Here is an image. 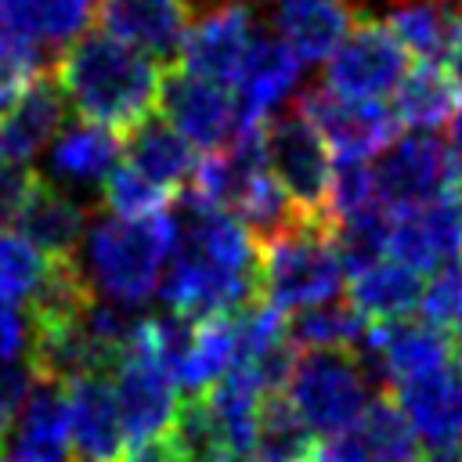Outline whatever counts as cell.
<instances>
[{"instance_id":"37","label":"cell","mask_w":462,"mask_h":462,"mask_svg":"<svg viewBox=\"0 0 462 462\" xmlns=\"http://www.w3.org/2000/svg\"><path fill=\"white\" fill-rule=\"evenodd\" d=\"M36 177L40 173H32L29 166H11V162L0 166V227L14 224V217L22 213L29 191L36 184Z\"/></svg>"},{"instance_id":"33","label":"cell","mask_w":462,"mask_h":462,"mask_svg":"<svg viewBox=\"0 0 462 462\" xmlns=\"http://www.w3.org/2000/svg\"><path fill=\"white\" fill-rule=\"evenodd\" d=\"M314 433L296 419L289 401L282 393H271L260 408L253 458L256 462H310L314 455Z\"/></svg>"},{"instance_id":"10","label":"cell","mask_w":462,"mask_h":462,"mask_svg":"<svg viewBox=\"0 0 462 462\" xmlns=\"http://www.w3.org/2000/svg\"><path fill=\"white\" fill-rule=\"evenodd\" d=\"M408 51L383 22H357L325 61L321 90L350 101H383L408 72Z\"/></svg>"},{"instance_id":"27","label":"cell","mask_w":462,"mask_h":462,"mask_svg":"<svg viewBox=\"0 0 462 462\" xmlns=\"http://www.w3.org/2000/svg\"><path fill=\"white\" fill-rule=\"evenodd\" d=\"M267 397L271 393L242 368L227 372L217 386H209L202 393V404H206L227 455H253L256 422H260V408Z\"/></svg>"},{"instance_id":"22","label":"cell","mask_w":462,"mask_h":462,"mask_svg":"<svg viewBox=\"0 0 462 462\" xmlns=\"http://www.w3.org/2000/svg\"><path fill=\"white\" fill-rule=\"evenodd\" d=\"M14 224H18V235L29 238L51 260H76V249L87 235V209L69 191L36 177Z\"/></svg>"},{"instance_id":"26","label":"cell","mask_w":462,"mask_h":462,"mask_svg":"<svg viewBox=\"0 0 462 462\" xmlns=\"http://www.w3.org/2000/svg\"><path fill=\"white\" fill-rule=\"evenodd\" d=\"M235 365H238L235 314L202 318V321H191V336H188V346L173 368V383L188 397H202L227 372H235Z\"/></svg>"},{"instance_id":"43","label":"cell","mask_w":462,"mask_h":462,"mask_svg":"<svg viewBox=\"0 0 462 462\" xmlns=\"http://www.w3.org/2000/svg\"><path fill=\"white\" fill-rule=\"evenodd\" d=\"M224 462H256L253 455H231V458H224Z\"/></svg>"},{"instance_id":"7","label":"cell","mask_w":462,"mask_h":462,"mask_svg":"<svg viewBox=\"0 0 462 462\" xmlns=\"http://www.w3.org/2000/svg\"><path fill=\"white\" fill-rule=\"evenodd\" d=\"M263 159H267V173L274 177L282 195L292 202V209L303 220H321L328 180H332V155L318 137V130L300 112L267 119Z\"/></svg>"},{"instance_id":"34","label":"cell","mask_w":462,"mask_h":462,"mask_svg":"<svg viewBox=\"0 0 462 462\" xmlns=\"http://www.w3.org/2000/svg\"><path fill=\"white\" fill-rule=\"evenodd\" d=\"M426 325H433L437 332H462V263H448L440 271H433L422 282L419 292V307Z\"/></svg>"},{"instance_id":"31","label":"cell","mask_w":462,"mask_h":462,"mask_svg":"<svg viewBox=\"0 0 462 462\" xmlns=\"http://www.w3.org/2000/svg\"><path fill=\"white\" fill-rule=\"evenodd\" d=\"M65 260H51L29 238L11 227H0V300L4 303H29V310L47 296Z\"/></svg>"},{"instance_id":"3","label":"cell","mask_w":462,"mask_h":462,"mask_svg":"<svg viewBox=\"0 0 462 462\" xmlns=\"http://www.w3.org/2000/svg\"><path fill=\"white\" fill-rule=\"evenodd\" d=\"M173 249V217L155 213L141 220L101 213L87 224L79 256L72 260L87 292L108 307L137 310L159 292Z\"/></svg>"},{"instance_id":"29","label":"cell","mask_w":462,"mask_h":462,"mask_svg":"<svg viewBox=\"0 0 462 462\" xmlns=\"http://www.w3.org/2000/svg\"><path fill=\"white\" fill-rule=\"evenodd\" d=\"M455 101H458V94H455L444 65L419 61L415 69L404 72V79L390 94V112H393L397 126H404L408 134H437V126L444 119H451Z\"/></svg>"},{"instance_id":"41","label":"cell","mask_w":462,"mask_h":462,"mask_svg":"<svg viewBox=\"0 0 462 462\" xmlns=\"http://www.w3.org/2000/svg\"><path fill=\"white\" fill-rule=\"evenodd\" d=\"M448 65H444V72H448V79H451V87H455V94L462 97V32H458V40L451 43V51H448V58H444Z\"/></svg>"},{"instance_id":"42","label":"cell","mask_w":462,"mask_h":462,"mask_svg":"<svg viewBox=\"0 0 462 462\" xmlns=\"http://www.w3.org/2000/svg\"><path fill=\"white\" fill-rule=\"evenodd\" d=\"M419 462H462V451L458 448H430Z\"/></svg>"},{"instance_id":"4","label":"cell","mask_w":462,"mask_h":462,"mask_svg":"<svg viewBox=\"0 0 462 462\" xmlns=\"http://www.w3.org/2000/svg\"><path fill=\"white\" fill-rule=\"evenodd\" d=\"M343 278L346 271L321 220H296L256 242V292L282 318L336 300Z\"/></svg>"},{"instance_id":"35","label":"cell","mask_w":462,"mask_h":462,"mask_svg":"<svg viewBox=\"0 0 462 462\" xmlns=\"http://www.w3.org/2000/svg\"><path fill=\"white\" fill-rule=\"evenodd\" d=\"M40 76H43V51L0 29V119Z\"/></svg>"},{"instance_id":"23","label":"cell","mask_w":462,"mask_h":462,"mask_svg":"<svg viewBox=\"0 0 462 462\" xmlns=\"http://www.w3.org/2000/svg\"><path fill=\"white\" fill-rule=\"evenodd\" d=\"M14 451L29 462H65L69 458V408H65V386L54 379L29 383V393L18 404L14 415Z\"/></svg>"},{"instance_id":"39","label":"cell","mask_w":462,"mask_h":462,"mask_svg":"<svg viewBox=\"0 0 462 462\" xmlns=\"http://www.w3.org/2000/svg\"><path fill=\"white\" fill-rule=\"evenodd\" d=\"M119 462H177L173 451L166 448V440H137V444H126Z\"/></svg>"},{"instance_id":"45","label":"cell","mask_w":462,"mask_h":462,"mask_svg":"<svg viewBox=\"0 0 462 462\" xmlns=\"http://www.w3.org/2000/svg\"><path fill=\"white\" fill-rule=\"evenodd\" d=\"M458 357H462V339H458Z\"/></svg>"},{"instance_id":"25","label":"cell","mask_w":462,"mask_h":462,"mask_svg":"<svg viewBox=\"0 0 462 462\" xmlns=\"http://www.w3.org/2000/svg\"><path fill=\"white\" fill-rule=\"evenodd\" d=\"M123 166H130L152 188H159L170 199H177L191 184V177L199 170V159H195V148L177 130H170L162 119L152 116L134 134H126Z\"/></svg>"},{"instance_id":"18","label":"cell","mask_w":462,"mask_h":462,"mask_svg":"<svg viewBox=\"0 0 462 462\" xmlns=\"http://www.w3.org/2000/svg\"><path fill=\"white\" fill-rule=\"evenodd\" d=\"M274 36L303 61H328L357 25L354 0H271Z\"/></svg>"},{"instance_id":"20","label":"cell","mask_w":462,"mask_h":462,"mask_svg":"<svg viewBox=\"0 0 462 462\" xmlns=\"http://www.w3.org/2000/svg\"><path fill=\"white\" fill-rule=\"evenodd\" d=\"M119 159H123V137L79 119L72 126H61L58 137L47 144V180L61 191L97 188L108 180Z\"/></svg>"},{"instance_id":"44","label":"cell","mask_w":462,"mask_h":462,"mask_svg":"<svg viewBox=\"0 0 462 462\" xmlns=\"http://www.w3.org/2000/svg\"><path fill=\"white\" fill-rule=\"evenodd\" d=\"M0 462H29V458H18V455H0Z\"/></svg>"},{"instance_id":"13","label":"cell","mask_w":462,"mask_h":462,"mask_svg":"<svg viewBox=\"0 0 462 462\" xmlns=\"http://www.w3.org/2000/svg\"><path fill=\"white\" fill-rule=\"evenodd\" d=\"M357 357L365 361L368 375L375 383H386L390 390H401L444 365H451L455 346L451 336L437 332L422 318H401V321H383L368 325Z\"/></svg>"},{"instance_id":"12","label":"cell","mask_w":462,"mask_h":462,"mask_svg":"<svg viewBox=\"0 0 462 462\" xmlns=\"http://www.w3.org/2000/svg\"><path fill=\"white\" fill-rule=\"evenodd\" d=\"M155 112H162L159 119L170 130H177L191 148L220 152L242 134L231 87L195 79L180 69L162 72V90H159Z\"/></svg>"},{"instance_id":"40","label":"cell","mask_w":462,"mask_h":462,"mask_svg":"<svg viewBox=\"0 0 462 462\" xmlns=\"http://www.w3.org/2000/svg\"><path fill=\"white\" fill-rule=\"evenodd\" d=\"M448 137H451L448 152H451V159H455V166H458V173H462V97H458V105H455V112H451V119H448Z\"/></svg>"},{"instance_id":"8","label":"cell","mask_w":462,"mask_h":462,"mask_svg":"<svg viewBox=\"0 0 462 462\" xmlns=\"http://www.w3.org/2000/svg\"><path fill=\"white\" fill-rule=\"evenodd\" d=\"M108 386H112L119 422H123V433L130 437V444L159 440L170 430V422L180 408V401H177L180 390H177L173 375L166 372V365L155 357V350L144 343L141 318H137V328H134L126 350L119 354V361L108 372Z\"/></svg>"},{"instance_id":"24","label":"cell","mask_w":462,"mask_h":462,"mask_svg":"<svg viewBox=\"0 0 462 462\" xmlns=\"http://www.w3.org/2000/svg\"><path fill=\"white\" fill-rule=\"evenodd\" d=\"M65 97L54 79L40 76L0 119V159L11 166H29L61 130Z\"/></svg>"},{"instance_id":"11","label":"cell","mask_w":462,"mask_h":462,"mask_svg":"<svg viewBox=\"0 0 462 462\" xmlns=\"http://www.w3.org/2000/svg\"><path fill=\"white\" fill-rule=\"evenodd\" d=\"M296 112L318 130L332 159H350V162L379 159L397 141V130H401L390 105L336 97L321 87L303 94Z\"/></svg>"},{"instance_id":"15","label":"cell","mask_w":462,"mask_h":462,"mask_svg":"<svg viewBox=\"0 0 462 462\" xmlns=\"http://www.w3.org/2000/svg\"><path fill=\"white\" fill-rule=\"evenodd\" d=\"M300 72H303V61L278 36L256 32L253 51L231 87L235 105H238V126L242 130L267 126L274 108L289 101V94L300 87Z\"/></svg>"},{"instance_id":"21","label":"cell","mask_w":462,"mask_h":462,"mask_svg":"<svg viewBox=\"0 0 462 462\" xmlns=\"http://www.w3.org/2000/svg\"><path fill=\"white\" fill-rule=\"evenodd\" d=\"M97 11L101 0H0V29L47 54L87 36Z\"/></svg>"},{"instance_id":"14","label":"cell","mask_w":462,"mask_h":462,"mask_svg":"<svg viewBox=\"0 0 462 462\" xmlns=\"http://www.w3.org/2000/svg\"><path fill=\"white\" fill-rule=\"evenodd\" d=\"M386 256L415 274H433L462 256V188L437 202L390 217Z\"/></svg>"},{"instance_id":"36","label":"cell","mask_w":462,"mask_h":462,"mask_svg":"<svg viewBox=\"0 0 462 462\" xmlns=\"http://www.w3.org/2000/svg\"><path fill=\"white\" fill-rule=\"evenodd\" d=\"M29 339H32L29 314H22L14 303H4V300H0V372L25 365V357H29Z\"/></svg>"},{"instance_id":"46","label":"cell","mask_w":462,"mask_h":462,"mask_svg":"<svg viewBox=\"0 0 462 462\" xmlns=\"http://www.w3.org/2000/svg\"><path fill=\"white\" fill-rule=\"evenodd\" d=\"M0 166H4V159H0Z\"/></svg>"},{"instance_id":"6","label":"cell","mask_w":462,"mask_h":462,"mask_svg":"<svg viewBox=\"0 0 462 462\" xmlns=\"http://www.w3.org/2000/svg\"><path fill=\"white\" fill-rule=\"evenodd\" d=\"M372 180H375V199L390 217L455 195L462 188V173L437 134L397 137L375 159Z\"/></svg>"},{"instance_id":"30","label":"cell","mask_w":462,"mask_h":462,"mask_svg":"<svg viewBox=\"0 0 462 462\" xmlns=\"http://www.w3.org/2000/svg\"><path fill=\"white\" fill-rule=\"evenodd\" d=\"M354 462H415V437L390 397H372L365 415L339 433Z\"/></svg>"},{"instance_id":"19","label":"cell","mask_w":462,"mask_h":462,"mask_svg":"<svg viewBox=\"0 0 462 462\" xmlns=\"http://www.w3.org/2000/svg\"><path fill=\"white\" fill-rule=\"evenodd\" d=\"M97 18L105 36L159 61L177 54L191 11L188 0H101Z\"/></svg>"},{"instance_id":"2","label":"cell","mask_w":462,"mask_h":462,"mask_svg":"<svg viewBox=\"0 0 462 462\" xmlns=\"http://www.w3.org/2000/svg\"><path fill=\"white\" fill-rule=\"evenodd\" d=\"M162 65L105 32H87L58 61V90L83 123L119 137L134 134L159 108Z\"/></svg>"},{"instance_id":"5","label":"cell","mask_w":462,"mask_h":462,"mask_svg":"<svg viewBox=\"0 0 462 462\" xmlns=\"http://www.w3.org/2000/svg\"><path fill=\"white\" fill-rule=\"evenodd\" d=\"M372 390H375V379L368 375L357 354L307 350V354H296L282 397L314 437L332 440L365 415V408L372 404Z\"/></svg>"},{"instance_id":"32","label":"cell","mask_w":462,"mask_h":462,"mask_svg":"<svg viewBox=\"0 0 462 462\" xmlns=\"http://www.w3.org/2000/svg\"><path fill=\"white\" fill-rule=\"evenodd\" d=\"M285 325H289L292 346H307L310 354H318V350H350V354H357V346L368 332V321L350 303H339V300L307 307V310L292 314V321H285Z\"/></svg>"},{"instance_id":"1","label":"cell","mask_w":462,"mask_h":462,"mask_svg":"<svg viewBox=\"0 0 462 462\" xmlns=\"http://www.w3.org/2000/svg\"><path fill=\"white\" fill-rule=\"evenodd\" d=\"M173 249L159 282L170 314L184 321L235 314L256 296V238L224 209L180 191L170 206Z\"/></svg>"},{"instance_id":"9","label":"cell","mask_w":462,"mask_h":462,"mask_svg":"<svg viewBox=\"0 0 462 462\" xmlns=\"http://www.w3.org/2000/svg\"><path fill=\"white\" fill-rule=\"evenodd\" d=\"M256 32L260 29H256L249 4L220 0L188 22L184 40L177 47V69L195 79H206V83L235 87L249 51H253Z\"/></svg>"},{"instance_id":"16","label":"cell","mask_w":462,"mask_h":462,"mask_svg":"<svg viewBox=\"0 0 462 462\" xmlns=\"http://www.w3.org/2000/svg\"><path fill=\"white\" fill-rule=\"evenodd\" d=\"M69 455L76 462H119L126 433L108 386V375H79L65 383Z\"/></svg>"},{"instance_id":"17","label":"cell","mask_w":462,"mask_h":462,"mask_svg":"<svg viewBox=\"0 0 462 462\" xmlns=\"http://www.w3.org/2000/svg\"><path fill=\"white\" fill-rule=\"evenodd\" d=\"M393 408L408 422L411 437L426 448H455L462 437V365H444L401 390H393Z\"/></svg>"},{"instance_id":"38","label":"cell","mask_w":462,"mask_h":462,"mask_svg":"<svg viewBox=\"0 0 462 462\" xmlns=\"http://www.w3.org/2000/svg\"><path fill=\"white\" fill-rule=\"evenodd\" d=\"M29 383H32L29 365L0 372V444H4V437L11 433V426H14V415H18L22 397L29 393Z\"/></svg>"},{"instance_id":"28","label":"cell","mask_w":462,"mask_h":462,"mask_svg":"<svg viewBox=\"0 0 462 462\" xmlns=\"http://www.w3.org/2000/svg\"><path fill=\"white\" fill-rule=\"evenodd\" d=\"M419 292H422V278L390 256L350 274V307L368 325L408 318L419 307Z\"/></svg>"}]
</instances>
